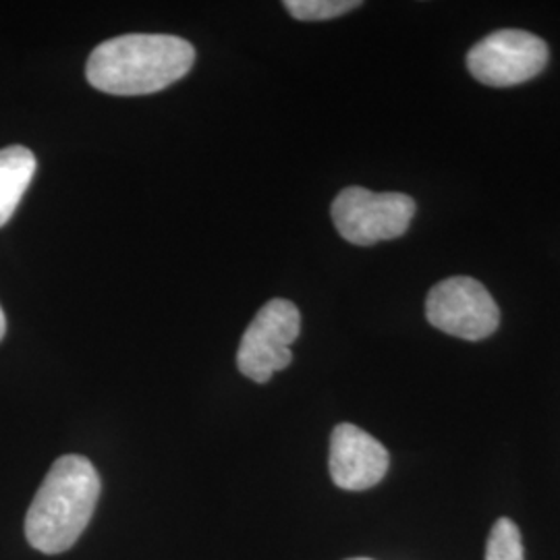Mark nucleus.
<instances>
[{"instance_id":"nucleus-1","label":"nucleus","mask_w":560,"mask_h":560,"mask_svg":"<svg viewBox=\"0 0 560 560\" xmlns=\"http://www.w3.org/2000/svg\"><path fill=\"white\" fill-rule=\"evenodd\" d=\"M196 48L166 34H125L98 44L85 65L92 88L113 96H145L183 80Z\"/></svg>"},{"instance_id":"nucleus-2","label":"nucleus","mask_w":560,"mask_h":560,"mask_svg":"<svg viewBox=\"0 0 560 560\" xmlns=\"http://www.w3.org/2000/svg\"><path fill=\"white\" fill-rule=\"evenodd\" d=\"M101 488L92 460L81 455L55 460L25 515L30 546L44 555L67 552L94 517Z\"/></svg>"},{"instance_id":"nucleus-3","label":"nucleus","mask_w":560,"mask_h":560,"mask_svg":"<svg viewBox=\"0 0 560 560\" xmlns=\"http://www.w3.org/2000/svg\"><path fill=\"white\" fill-rule=\"evenodd\" d=\"M330 214L342 240L368 247L402 237L416 217V200L397 191L347 187L332 201Z\"/></svg>"},{"instance_id":"nucleus-4","label":"nucleus","mask_w":560,"mask_h":560,"mask_svg":"<svg viewBox=\"0 0 560 560\" xmlns=\"http://www.w3.org/2000/svg\"><path fill=\"white\" fill-rule=\"evenodd\" d=\"M301 332V314L289 300H270L243 332L237 365L249 381H270L277 372L291 365V345Z\"/></svg>"},{"instance_id":"nucleus-5","label":"nucleus","mask_w":560,"mask_h":560,"mask_svg":"<svg viewBox=\"0 0 560 560\" xmlns=\"http://www.w3.org/2000/svg\"><path fill=\"white\" fill-rule=\"evenodd\" d=\"M425 318L451 337L483 340L499 330L501 310L480 280L451 277L428 293Z\"/></svg>"},{"instance_id":"nucleus-6","label":"nucleus","mask_w":560,"mask_h":560,"mask_svg":"<svg viewBox=\"0 0 560 560\" xmlns=\"http://www.w3.org/2000/svg\"><path fill=\"white\" fill-rule=\"evenodd\" d=\"M548 46L525 30H499L478 42L467 55V69L490 88H511L540 75L548 65Z\"/></svg>"},{"instance_id":"nucleus-7","label":"nucleus","mask_w":560,"mask_h":560,"mask_svg":"<svg viewBox=\"0 0 560 560\" xmlns=\"http://www.w3.org/2000/svg\"><path fill=\"white\" fill-rule=\"evenodd\" d=\"M390 455L382 442L353 423H339L330 436V478L340 490L361 492L381 483Z\"/></svg>"},{"instance_id":"nucleus-8","label":"nucleus","mask_w":560,"mask_h":560,"mask_svg":"<svg viewBox=\"0 0 560 560\" xmlns=\"http://www.w3.org/2000/svg\"><path fill=\"white\" fill-rule=\"evenodd\" d=\"M36 168L38 161L30 148L9 145L0 150V226L13 219Z\"/></svg>"},{"instance_id":"nucleus-9","label":"nucleus","mask_w":560,"mask_h":560,"mask_svg":"<svg viewBox=\"0 0 560 560\" xmlns=\"http://www.w3.org/2000/svg\"><path fill=\"white\" fill-rule=\"evenodd\" d=\"M486 560H525L521 532L515 521L499 520L492 525L486 546Z\"/></svg>"},{"instance_id":"nucleus-10","label":"nucleus","mask_w":560,"mask_h":560,"mask_svg":"<svg viewBox=\"0 0 560 560\" xmlns=\"http://www.w3.org/2000/svg\"><path fill=\"white\" fill-rule=\"evenodd\" d=\"M360 0H287L284 9L300 21H326L351 13Z\"/></svg>"},{"instance_id":"nucleus-11","label":"nucleus","mask_w":560,"mask_h":560,"mask_svg":"<svg viewBox=\"0 0 560 560\" xmlns=\"http://www.w3.org/2000/svg\"><path fill=\"white\" fill-rule=\"evenodd\" d=\"M4 332H7V318H4V312L0 307V340L4 339Z\"/></svg>"},{"instance_id":"nucleus-12","label":"nucleus","mask_w":560,"mask_h":560,"mask_svg":"<svg viewBox=\"0 0 560 560\" xmlns=\"http://www.w3.org/2000/svg\"><path fill=\"white\" fill-rule=\"evenodd\" d=\"M349 560H372V559H349Z\"/></svg>"}]
</instances>
